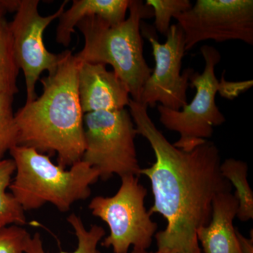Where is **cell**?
<instances>
[{
  "instance_id": "obj_1",
  "label": "cell",
  "mask_w": 253,
  "mask_h": 253,
  "mask_svg": "<svg viewBox=\"0 0 253 253\" xmlns=\"http://www.w3.org/2000/svg\"><path fill=\"white\" fill-rule=\"evenodd\" d=\"M148 109L131 99L128 105L137 134L148 141L156 158L140 174L149 179L154 195L149 212L161 214L167 222L154 236L158 250L202 253L197 231L211 220L214 198L232 189L221 175L219 149L208 140L191 151L178 149L158 129Z\"/></svg>"
},
{
  "instance_id": "obj_2",
  "label": "cell",
  "mask_w": 253,
  "mask_h": 253,
  "mask_svg": "<svg viewBox=\"0 0 253 253\" xmlns=\"http://www.w3.org/2000/svg\"><path fill=\"white\" fill-rule=\"evenodd\" d=\"M80 61L66 50L54 72L41 79L42 94L15 113L18 146L57 155L58 165L71 167L84 151V113L78 91Z\"/></svg>"
},
{
  "instance_id": "obj_3",
  "label": "cell",
  "mask_w": 253,
  "mask_h": 253,
  "mask_svg": "<svg viewBox=\"0 0 253 253\" xmlns=\"http://www.w3.org/2000/svg\"><path fill=\"white\" fill-rule=\"evenodd\" d=\"M128 11V17L118 24L96 16L82 19L76 27L84 44L76 56L80 62L112 66L131 99L140 102L143 88L153 70L145 60L141 24L142 20L154 16V11L141 0H131Z\"/></svg>"
},
{
  "instance_id": "obj_4",
  "label": "cell",
  "mask_w": 253,
  "mask_h": 253,
  "mask_svg": "<svg viewBox=\"0 0 253 253\" xmlns=\"http://www.w3.org/2000/svg\"><path fill=\"white\" fill-rule=\"evenodd\" d=\"M9 153L16 166L9 189L25 212L46 204L68 212L75 203L89 197L91 186L100 178L82 160L66 169L32 148L16 146Z\"/></svg>"
},
{
  "instance_id": "obj_5",
  "label": "cell",
  "mask_w": 253,
  "mask_h": 253,
  "mask_svg": "<svg viewBox=\"0 0 253 253\" xmlns=\"http://www.w3.org/2000/svg\"><path fill=\"white\" fill-rule=\"evenodd\" d=\"M129 110L101 111L84 115V151L82 157L102 180L141 175L135 146L137 135Z\"/></svg>"
},
{
  "instance_id": "obj_6",
  "label": "cell",
  "mask_w": 253,
  "mask_h": 253,
  "mask_svg": "<svg viewBox=\"0 0 253 253\" xmlns=\"http://www.w3.org/2000/svg\"><path fill=\"white\" fill-rule=\"evenodd\" d=\"M205 66L202 73L194 72L190 78V87L196 89L191 103L179 111L158 105L159 121L166 129L179 134L173 144L178 149L189 151L204 144L212 136L214 126L226 122L224 114L216 104L215 96L221 82L215 76V67L220 62L219 51L212 46H201Z\"/></svg>"
},
{
  "instance_id": "obj_7",
  "label": "cell",
  "mask_w": 253,
  "mask_h": 253,
  "mask_svg": "<svg viewBox=\"0 0 253 253\" xmlns=\"http://www.w3.org/2000/svg\"><path fill=\"white\" fill-rule=\"evenodd\" d=\"M139 176L121 177L116 194L110 197L93 198L89 208L92 215L104 221L109 228V236L101 245L114 253H128L129 249L147 250L158 229L157 223L145 206L147 189L139 182Z\"/></svg>"
},
{
  "instance_id": "obj_8",
  "label": "cell",
  "mask_w": 253,
  "mask_h": 253,
  "mask_svg": "<svg viewBox=\"0 0 253 253\" xmlns=\"http://www.w3.org/2000/svg\"><path fill=\"white\" fill-rule=\"evenodd\" d=\"M141 33L151 43L156 65L143 88L140 103L151 108L159 103L163 107L179 111L188 104L186 93L195 72L193 68H186L181 73L186 52L184 31L178 23L171 25L163 44L146 23L141 22Z\"/></svg>"
},
{
  "instance_id": "obj_9",
  "label": "cell",
  "mask_w": 253,
  "mask_h": 253,
  "mask_svg": "<svg viewBox=\"0 0 253 253\" xmlns=\"http://www.w3.org/2000/svg\"><path fill=\"white\" fill-rule=\"evenodd\" d=\"M174 18L184 31L186 51L210 40L253 45V0H197Z\"/></svg>"
},
{
  "instance_id": "obj_10",
  "label": "cell",
  "mask_w": 253,
  "mask_h": 253,
  "mask_svg": "<svg viewBox=\"0 0 253 253\" xmlns=\"http://www.w3.org/2000/svg\"><path fill=\"white\" fill-rule=\"evenodd\" d=\"M38 0H20L14 19L9 23L15 57L24 75L26 101L38 97L36 84L42 73L54 72L59 66L65 51L54 54L44 45L43 35L50 23L59 18L68 1H64L54 14L42 16L38 11Z\"/></svg>"
},
{
  "instance_id": "obj_11",
  "label": "cell",
  "mask_w": 253,
  "mask_h": 253,
  "mask_svg": "<svg viewBox=\"0 0 253 253\" xmlns=\"http://www.w3.org/2000/svg\"><path fill=\"white\" fill-rule=\"evenodd\" d=\"M78 91L84 114L125 109L131 99L124 83L102 63L80 62Z\"/></svg>"
},
{
  "instance_id": "obj_12",
  "label": "cell",
  "mask_w": 253,
  "mask_h": 253,
  "mask_svg": "<svg viewBox=\"0 0 253 253\" xmlns=\"http://www.w3.org/2000/svg\"><path fill=\"white\" fill-rule=\"evenodd\" d=\"M238 207V200L231 191L214 198L211 220L197 231L202 253H241L234 226Z\"/></svg>"
},
{
  "instance_id": "obj_13",
  "label": "cell",
  "mask_w": 253,
  "mask_h": 253,
  "mask_svg": "<svg viewBox=\"0 0 253 253\" xmlns=\"http://www.w3.org/2000/svg\"><path fill=\"white\" fill-rule=\"evenodd\" d=\"M131 0H73L69 9L59 18L56 40L58 44H71L75 28L83 18L96 16L111 24H118L126 19Z\"/></svg>"
},
{
  "instance_id": "obj_14",
  "label": "cell",
  "mask_w": 253,
  "mask_h": 253,
  "mask_svg": "<svg viewBox=\"0 0 253 253\" xmlns=\"http://www.w3.org/2000/svg\"><path fill=\"white\" fill-rule=\"evenodd\" d=\"M67 221L77 238L78 246L73 252L60 253H101L98 249V246L106 235V231L102 226L94 224L89 229H86L81 217L75 213L68 216ZM25 253H48L44 249L39 233H36L29 238Z\"/></svg>"
},
{
  "instance_id": "obj_15",
  "label": "cell",
  "mask_w": 253,
  "mask_h": 253,
  "mask_svg": "<svg viewBox=\"0 0 253 253\" xmlns=\"http://www.w3.org/2000/svg\"><path fill=\"white\" fill-rule=\"evenodd\" d=\"M247 163L235 158H228L221 163V175L236 189L239 203L236 217L241 221L253 219V192L248 181Z\"/></svg>"
},
{
  "instance_id": "obj_16",
  "label": "cell",
  "mask_w": 253,
  "mask_h": 253,
  "mask_svg": "<svg viewBox=\"0 0 253 253\" xmlns=\"http://www.w3.org/2000/svg\"><path fill=\"white\" fill-rule=\"evenodd\" d=\"M16 171L12 158L0 160V229L26 224L25 211L11 193L7 192Z\"/></svg>"
},
{
  "instance_id": "obj_17",
  "label": "cell",
  "mask_w": 253,
  "mask_h": 253,
  "mask_svg": "<svg viewBox=\"0 0 253 253\" xmlns=\"http://www.w3.org/2000/svg\"><path fill=\"white\" fill-rule=\"evenodd\" d=\"M20 68L15 57L9 23L0 16V95L17 94Z\"/></svg>"
},
{
  "instance_id": "obj_18",
  "label": "cell",
  "mask_w": 253,
  "mask_h": 253,
  "mask_svg": "<svg viewBox=\"0 0 253 253\" xmlns=\"http://www.w3.org/2000/svg\"><path fill=\"white\" fill-rule=\"evenodd\" d=\"M14 96L0 95V160L7 151L18 146V129L13 111Z\"/></svg>"
},
{
  "instance_id": "obj_19",
  "label": "cell",
  "mask_w": 253,
  "mask_h": 253,
  "mask_svg": "<svg viewBox=\"0 0 253 253\" xmlns=\"http://www.w3.org/2000/svg\"><path fill=\"white\" fill-rule=\"evenodd\" d=\"M145 4L154 11L155 30L166 36L170 28L172 18L185 12L193 6L190 0H146Z\"/></svg>"
},
{
  "instance_id": "obj_20",
  "label": "cell",
  "mask_w": 253,
  "mask_h": 253,
  "mask_svg": "<svg viewBox=\"0 0 253 253\" xmlns=\"http://www.w3.org/2000/svg\"><path fill=\"white\" fill-rule=\"evenodd\" d=\"M31 234L22 226L11 225L0 229V253H25Z\"/></svg>"
},
{
  "instance_id": "obj_21",
  "label": "cell",
  "mask_w": 253,
  "mask_h": 253,
  "mask_svg": "<svg viewBox=\"0 0 253 253\" xmlns=\"http://www.w3.org/2000/svg\"><path fill=\"white\" fill-rule=\"evenodd\" d=\"M253 229L251 230V239H248L241 234L238 229H236V236L239 243L240 251L241 253H253Z\"/></svg>"
},
{
  "instance_id": "obj_22",
  "label": "cell",
  "mask_w": 253,
  "mask_h": 253,
  "mask_svg": "<svg viewBox=\"0 0 253 253\" xmlns=\"http://www.w3.org/2000/svg\"><path fill=\"white\" fill-rule=\"evenodd\" d=\"M20 0H0V16L8 12H16Z\"/></svg>"
},
{
  "instance_id": "obj_23",
  "label": "cell",
  "mask_w": 253,
  "mask_h": 253,
  "mask_svg": "<svg viewBox=\"0 0 253 253\" xmlns=\"http://www.w3.org/2000/svg\"><path fill=\"white\" fill-rule=\"evenodd\" d=\"M131 253H176L172 252V251H158L156 253L149 252L147 250L133 249L132 252Z\"/></svg>"
}]
</instances>
